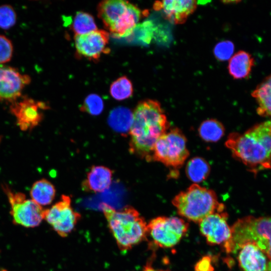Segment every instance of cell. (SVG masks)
<instances>
[{
    "label": "cell",
    "mask_w": 271,
    "mask_h": 271,
    "mask_svg": "<svg viewBox=\"0 0 271 271\" xmlns=\"http://www.w3.org/2000/svg\"><path fill=\"white\" fill-rule=\"evenodd\" d=\"M238 250V262L243 271H267L270 260L254 243H245Z\"/></svg>",
    "instance_id": "cell-15"
},
{
    "label": "cell",
    "mask_w": 271,
    "mask_h": 271,
    "mask_svg": "<svg viewBox=\"0 0 271 271\" xmlns=\"http://www.w3.org/2000/svg\"><path fill=\"white\" fill-rule=\"evenodd\" d=\"M233 252L252 242L271 261V217L248 216L238 219L231 227Z\"/></svg>",
    "instance_id": "cell-5"
},
{
    "label": "cell",
    "mask_w": 271,
    "mask_h": 271,
    "mask_svg": "<svg viewBox=\"0 0 271 271\" xmlns=\"http://www.w3.org/2000/svg\"><path fill=\"white\" fill-rule=\"evenodd\" d=\"M224 127L219 121L209 119L203 121L198 128L200 137L207 142H216L224 135Z\"/></svg>",
    "instance_id": "cell-23"
},
{
    "label": "cell",
    "mask_w": 271,
    "mask_h": 271,
    "mask_svg": "<svg viewBox=\"0 0 271 271\" xmlns=\"http://www.w3.org/2000/svg\"><path fill=\"white\" fill-rule=\"evenodd\" d=\"M197 3L191 0H166L157 1L154 9L162 10L167 19L175 24L185 23L196 10Z\"/></svg>",
    "instance_id": "cell-14"
},
{
    "label": "cell",
    "mask_w": 271,
    "mask_h": 271,
    "mask_svg": "<svg viewBox=\"0 0 271 271\" xmlns=\"http://www.w3.org/2000/svg\"><path fill=\"white\" fill-rule=\"evenodd\" d=\"M72 29L75 35H81L97 30V26L92 15L78 12L73 19Z\"/></svg>",
    "instance_id": "cell-24"
},
{
    "label": "cell",
    "mask_w": 271,
    "mask_h": 271,
    "mask_svg": "<svg viewBox=\"0 0 271 271\" xmlns=\"http://www.w3.org/2000/svg\"><path fill=\"white\" fill-rule=\"evenodd\" d=\"M187 140L177 128H172L156 141L151 161L160 162L173 169L180 168L189 156Z\"/></svg>",
    "instance_id": "cell-6"
},
{
    "label": "cell",
    "mask_w": 271,
    "mask_h": 271,
    "mask_svg": "<svg viewBox=\"0 0 271 271\" xmlns=\"http://www.w3.org/2000/svg\"><path fill=\"white\" fill-rule=\"evenodd\" d=\"M154 30L153 23L150 21H146L141 24H138L132 33L136 34L137 40L141 43L149 44L153 38Z\"/></svg>",
    "instance_id": "cell-27"
},
{
    "label": "cell",
    "mask_w": 271,
    "mask_h": 271,
    "mask_svg": "<svg viewBox=\"0 0 271 271\" xmlns=\"http://www.w3.org/2000/svg\"><path fill=\"white\" fill-rule=\"evenodd\" d=\"M234 51L233 43L229 40L218 43L214 47L213 53L216 58L220 61L229 60Z\"/></svg>",
    "instance_id": "cell-29"
},
{
    "label": "cell",
    "mask_w": 271,
    "mask_h": 271,
    "mask_svg": "<svg viewBox=\"0 0 271 271\" xmlns=\"http://www.w3.org/2000/svg\"><path fill=\"white\" fill-rule=\"evenodd\" d=\"M267 271H271V261L269 262Z\"/></svg>",
    "instance_id": "cell-33"
},
{
    "label": "cell",
    "mask_w": 271,
    "mask_h": 271,
    "mask_svg": "<svg viewBox=\"0 0 271 271\" xmlns=\"http://www.w3.org/2000/svg\"><path fill=\"white\" fill-rule=\"evenodd\" d=\"M109 125L117 132L125 136L129 133L133 121V112L124 107L113 109L108 116Z\"/></svg>",
    "instance_id": "cell-20"
},
{
    "label": "cell",
    "mask_w": 271,
    "mask_h": 271,
    "mask_svg": "<svg viewBox=\"0 0 271 271\" xmlns=\"http://www.w3.org/2000/svg\"><path fill=\"white\" fill-rule=\"evenodd\" d=\"M13 53L11 41L6 36L0 35V65L10 61Z\"/></svg>",
    "instance_id": "cell-30"
},
{
    "label": "cell",
    "mask_w": 271,
    "mask_h": 271,
    "mask_svg": "<svg viewBox=\"0 0 271 271\" xmlns=\"http://www.w3.org/2000/svg\"><path fill=\"white\" fill-rule=\"evenodd\" d=\"M251 95L258 105L257 114L261 116L271 117V74L257 85Z\"/></svg>",
    "instance_id": "cell-19"
},
{
    "label": "cell",
    "mask_w": 271,
    "mask_h": 271,
    "mask_svg": "<svg viewBox=\"0 0 271 271\" xmlns=\"http://www.w3.org/2000/svg\"><path fill=\"white\" fill-rule=\"evenodd\" d=\"M188 227L187 222L177 217H158L147 224L148 235L156 245L169 248L178 243L188 231Z\"/></svg>",
    "instance_id": "cell-7"
},
{
    "label": "cell",
    "mask_w": 271,
    "mask_h": 271,
    "mask_svg": "<svg viewBox=\"0 0 271 271\" xmlns=\"http://www.w3.org/2000/svg\"><path fill=\"white\" fill-rule=\"evenodd\" d=\"M143 271H169V270L155 269L151 265L147 264V265L145 266V268Z\"/></svg>",
    "instance_id": "cell-32"
},
{
    "label": "cell",
    "mask_w": 271,
    "mask_h": 271,
    "mask_svg": "<svg viewBox=\"0 0 271 271\" xmlns=\"http://www.w3.org/2000/svg\"><path fill=\"white\" fill-rule=\"evenodd\" d=\"M254 63V59L249 53L239 51L229 59L228 65L229 73L235 79L246 78L249 75Z\"/></svg>",
    "instance_id": "cell-18"
},
{
    "label": "cell",
    "mask_w": 271,
    "mask_h": 271,
    "mask_svg": "<svg viewBox=\"0 0 271 271\" xmlns=\"http://www.w3.org/2000/svg\"><path fill=\"white\" fill-rule=\"evenodd\" d=\"M55 194L54 186L45 179L35 182L30 190L31 199L41 206L50 204Z\"/></svg>",
    "instance_id": "cell-21"
},
{
    "label": "cell",
    "mask_w": 271,
    "mask_h": 271,
    "mask_svg": "<svg viewBox=\"0 0 271 271\" xmlns=\"http://www.w3.org/2000/svg\"><path fill=\"white\" fill-rule=\"evenodd\" d=\"M225 145L255 175L271 169V120L257 123L242 133H231Z\"/></svg>",
    "instance_id": "cell-2"
},
{
    "label": "cell",
    "mask_w": 271,
    "mask_h": 271,
    "mask_svg": "<svg viewBox=\"0 0 271 271\" xmlns=\"http://www.w3.org/2000/svg\"><path fill=\"white\" fill-rule=\"evenodd\" d=\"M226 212H216L199 222V229L211 245H220L227 253L233 252L231 228L227 223Z\"/></svg>",
    "instance_id": "cell-9"
},
{
    "label": "cell",
    "mask_w": 271,
    "mask_h": 271,
    "mask_svg": "<svg viewBox=\"0 0 271 271\" xmlns=\"http://www.w3.org/2000/svg\"><path fill=\"white\" fill-rule=\"evenodd\" d=\"M133 89L131 82L126 76H122L113 81L110 86L111 96L117 100H123L131 97Z\"/></svg>",
    "instance_id": "cell-25"
},
{
    "label": "cell",
    "mask_w": 271,
    "mask_h": 271,
    "mask_svg": "<svg viewBox=\"0 0 271 271\" xmlns=\"http://www.w3.org/2000/svg\"><path fill=\"white\" fill-rule=\"evenodd\" d=\"M17 21L14 8L9 5L0 6V28L8 30L13 27Z\"/></svg>",
    "instance_id": "cell-28"
},
{
    "label": "cell",
    "mask_w": 271,
    "mask_h": 271,
    "mask_svg": "<svg viewBox=\"0 0 271 271\" xmlns=\"http://www.w3.org/2000/svg\"><path fill=\"white\" fill-rule=\"evenodd\" d=\"M172 203L180 216L197 223L212 213L223 211L225 207L213 190L197 184L178 194Z\"/></svg>",
    "instance_id": "cell-4"
},
{
    "label": "cell",
    "mask_w": 271,
    "mask_h": 271,
    "mask_svg": "<svg viewBox=\"0 0 271 271\" xmlns=\"http://www.w3.org/2000/svg\"><path fill=\"white\" fill-rule=\"evenodd\" d=\"M112 175V171L106 167L93 166L82 183V188L86 191L102 192L110 187Z\"/></svg>",
    "instance_id": "cell-17"
},
{
    "label": "cell",
    "mask_w": 271,
    "mask_h": 271,
    "mask_svg": "<svg viewBox=\"0 0 271 271\" xmlns=\"http://www.w3.org/2000/svg\"><path fill=\"white\" fill-rule=\"evenodd\" d=\"M101 208L120 250H129L146 239L147 223L133 207L127 205L121 210H116L102 203Z\"/></svg>",
    "instance_id": "cell-3"
},
{
    "label": "cell",
    "mask_w": 271,
    "mask_h": 271,
    "mask_svg": "<svg viewBox=\"0 0 271 271\" xmlns=\"http://www.w3.org/2000/svg\"><path fill=\"white\" fill-rule=\"evenodd\" d=\"M31 80L29 76L21 74L15 68L0 65V101H16Z\"/></svg>",
    "instance_id": "cell-13"
},
{
    "label": "cell",
    "mask_w": 271,
    "mask_h": 271,
    "mask_svg": "<svg viewBox=\"0 0 271 271\" xmlns=\"http://www.w3.org/2000/svg\"><path fill=\"white\" fill-rule=\"evenodd\" d=\"M3 189L10 204L13 223L27 228L39 226L44 219L43 207L32 199H27L24 194L14 192L6 185H3Z\"/></svg>",
    "instance_id": "cell-8"
},
{
    "label": "cell",
    "mask_w": 271,
    "mask_h": 271,
    "mask_svg": "<svg viewBox=\"0 0 271 271\" xmlns=\"http://www.w3.org/2000/svg\"><path fill=\"white\" fill-rule=\"evenodd\" d=\"M210 170V166L207 162L198 157L190 160L186 167L187 177L194 184L204 181L208 176Z\"/></svg>",
    "instance_id": "cell-22"
},
{
    "label": "cell",
    "mask_w": 271,
    "mask_h": 271,
    "mask_svg": "<svg viewBox=\"0 0 271 271\" xmlns=\"http://www.w3.org/2000/svg\"><path fill=\"white\" fill-rule=\"evenodd\" d=\"M74 42L77 56L89 60H98L102 54L109 52V34L102 30L75 35Z\"/></svg>",
    "instance_id": "cell-12"
},
{
    "label": "cell",
    "mask_w": 271,
    "mask_h": 271,
    "mask_svg": "<svg viewBox=\"0 0 271 271\" xmlns=\"http://www.w3.org/2000/svg\"><path fill=\"white\" fill-rule=\"evenodd\" d=\"M48 108L44 102L25 98L13 102L10 111L16 118L19 128L23 131H27L32 129L41 122L43 117L42 110Z\"/></svg>",
    "instance_id": "cell-11"
},
{
    "label": "cell",
    "mask_w": 271,
    "mask_h": 271,
    "mask_svg": "<svg viewBox=\"0 0 271 271\" xmlns=\"http://www.w3.org/2000/svg\"><path fill=\"white\" fill-rule=\"evenodd\" d=\"M130 5L128 2L122 0L102 1L97 6L98 17L110 31L124 17Z\"/></svg>",
    "instance_id": "cell-16"
},
{
    "label": "cell",
    "mask_w": 271,
    "mask_h": 271,
    "mask_svg": "<svg viewBox=\"0 0 271 271\" xmlns=\"http://www.w3.org/2000/svg\"><path fill=\"white\" fill-rule=\"evenodd\" d=\"M103 108V102L100 96L90 94L85 98L80 109L92 115H98L102 112Z\"/></svg>",
    "instance_id": "cell-26"
},
{
    "label": "cell",
    "mask_w": 271,
    "mask_h": 271,
    "mask_svg": "<svg viewBox=\"0 0 271 271\" xmlns=\"http://www.w3.org/2000/svg\"><path fill=\"white\" fill-rule=\"evenodd\" d=\"M169 128L166 115L158 101L152 99L140 101L133 111L128 133L129 152L151 161L156 141Z\"/></svg>",
    "instance_id": "cell-1"
},
{
    "label": "cell",
    "mask_w": 271,
    "mask_h": 271,
    "mask_svg": "<svg viewBox=\"0 0 271 271\" xmlns=\"http://www.w3.org/2000/svg\"><path fill=\"white\" fill-rule=\"evenodd\" d=\"M71 201L69 196L62 195L59 201L44 211V219L62 237L71 232L81 217L71 207Z\"/></svg>",
    "instance_id": "cell-10"
},
{
    "label": "cell",
    "mask_w": 271,
    "mask_h": 271,
    "mask_svg": "<svg viewBox=\"0 0 271 271\" xmlns=\"http://www.w3.org/2000/svg\"><path fill=\"white\" fill-rule=\"evenodd\" d=\"M212 259L209 256H205L200 259L195 265V271H213Z\"/></svg>",
    "instance_id": "cell-31"
}]
</instances>
